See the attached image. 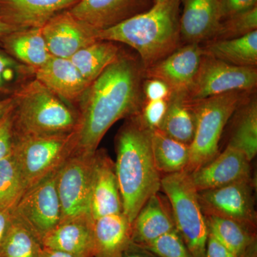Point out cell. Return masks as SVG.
Returning a JSON list of instances; mask_svg holds the SVG:
<instances>
[{
	"label": "cell",
	"instance_id": "cell-40",
	"mask_svg": "<svg viewBox=\"0 0 257 257\" xmlns=\"http://www.w3.org/2000/svg\"><path fill=\"white\" fill-rule=\"evenodd\" d=\"M119 257H160L145 246L133 242L125 248Z\"/></svg>",
	"mask_w": 257,
	"mask_h": 257
},
{
	"label": "cell",
	"instance_id": "cell-43",
	"mask_svg": "<svg viewBox=\"0 0 257 257\" xmlns=\"http://www.w3.org/2000/svg\"><path fill=\"white\" fill-rule=\"evenodd\" d=\"M13 103H14V99L13 95L0 99V119L12 107Z\"/></svg>",
	"mask_w": 257,
	"mask_h": 257
},
{
	"label": "cell",
	"instance_id": "cell-2",
	"mask_svg": "<svg viewBox=\"0 0 257 257\" xmlns=\"http://www.w3.org/2000/svg\"><path fill=\"white\" fill-rule=\"evenodd\" d=\"M125 119L115 138L114 165L123 214L132 223L145 202L160 192L162 177L154 161L152 130L140 113Z\"/></svg>",
	"mask_w": 257,
	"mask_h": 257
},
{
	"label": "cell",
	"instance_id": "cell-33",
	"mask_svg": "<svg viewBox=\"0 0 257 257\" xmlns=\"http://www.w3.org/2000/svg\"><path fill=\"white\" fill-rule=\"evenodd\" d=\"M256 30L257 7L223 20L211 40L238 38Z\"/></svg>",
	"mask_w": 257,
	"mask_h": 257
},
{
	"label": "cell",
	"instance_id": "cell-20",
	"mask_svg": "<svg viewBox=\"0 0 257 257\" xmlns=\"http://www.w3.org/2000/svg\"><path fill=\"white\" fill-rule=\"evenodd\" d=\"M175 229L170 203L165 194L158 192L145 202L132 222V241L145 246Z\"/></svg>",
	"mask_w": 257,
	"mask_h": 257
},
{
	"label": "cell",
	"instance_id": "cell-3",
	"mask_svg": "<svg viewBox=\"0 0 257 257\" xmlns=\"http://www.w3.org/2000/svg\"><path fill=\"white\" fill-rule=\"evenodd\" d=\"M180 8L181 0H165L114 27L96 30V40L132 47L146 69L180 46Z\"/></svg>",
	"mask_w": 257,
	"mask_h": 257
},
{
	"label": "cell",
	"instance_id": "cell-32",
	"mask_svg": "<svg viewBox=\"0 0 257 257\" xmlns=\"http://www.w3.org/2000/svg\"><path fill=\"white\" fill-rule=\"evenodd\" d=\"M35 75V69L0 50V94L13 95Z\"/></svg>",
	"mask_w": 257,
	"mask_h": 257
},
{
	"label": "cell",
	"instance_id": "cell-35",
	"mask_svg": "<svg viewBox=\"0 0 257 257\" xmlns=\"http://www.w3.org/2000/svg\"><path fill=\"white\" fill-rule=\"evenodd\" d=\"M168 105V99L145 101L140 114L144 122L152 130L160 128Z\"/></svg>",
	"mask_w": 257,
	"mask_h": 257
},
{
	"label": "cell",
	"instance_id": "cell-28",
	"mask_svg": "<svg viewBox=\"0 0 257 257\" xmlns=\"http://www.w3.org/2000/svg\"><path fill=\"white\" fill-rule=\"evenodd\" d=\"M121 50L116 42L97 40L79 50L69 60L91 84L117 58Z\"/></svg>",
	"mask_w": 257,
	"mask_h": 257
},
{
	"label": "cell",
	"instance_id": "cell-46",
	"mask_svg": "<svg viewBox=\"0 0 257 257\" xmlns=\"http://www.w3.org/2000/svg\"><path fill=\"white\" fill-rule=\"evenodd\" d=\"M1 1H2V0H0V2H1Z\"/></svg>",
	"mask_w": 257,
	"mask_h": 257
},
{
	"label": "cell",
	"instance_id": "cell-10",
	"mask_svg": "<svg viewBox=\"0 0 257 257\" xmlns=\"http://www.w3.org/2000/svg\"><path fill=\"white\" fill-rule=\"evenodd\" d=\"M58 170L24 193L11 211L13 217L25 225L42 243L44 237L61 220L60 203L57 190Z\"/></svg>",
	"mask_w": 257,
	"mask_h": 257
},
{
	"label": "cell",
	"instance_id": "cell-1",
	"mask_svg": "<svg viewBox=\"0 0 257 257\" xmlns=\"http://www.w3.org/2000/svg\"><path fill=\"white\" fill-rule=\"evenodd\" d=\"M145 69L139 57L121 50L88 86L76 107L74 153H94L114 123L140 112L145 101Z\"/></svg>",
	"mask_w": 257,
	"mask_h": 257
},
{
	"label": "cell",
	"instance_id": "cell-9",
	"mask_svg": "<svg viewBox=\"0 0 257 257\" xmlns=\"http://www.w3.org/2000/svg\"><path fill=\"white\" fill-rule=\"evenodd\" d=\"M256 85V67L235 66L203 55L187 96L199 100L235 91L253 92Z\"/></svg>",
	"mask_w": 257,
	"mask_h": 257
},
{
	"label": "cell",
	"instance_id": "cell-26",
	"mask_svg": "<svg viewBox=\"0 0 257 257\" xmlns=\"http://www.w3.org/2000/svg\"><path fill=\"white\" fill-rule=\"evenodd\" d=\"M202 48L204 55L233 65L256 67L257 30L238 38L210 40Z\"/></svg>",
	"mask_w": 257,
	"mask_h": 257
},
{
	"label": "cell",
	"instance_id": "cell-5",
	"mask_svg": "<svg viewBox=\"0 0 257 257\" xmlns=\"http://www.w3.org/2000/svg\"><path fill=\"white\" fill-rule=\"evenodd\" d=\"M253 92H230L192 100L195 108V133L190 145V159L186 172L190 173L219 153V142L228 121Z\"/></svg>",
	"mask_w": 257,
	"mask_h": 257
},
{
	"label": "cell",
	"instance_id": "cell-44",
	"mask_svg": "<svg viewBox=\"0 0 257 257\" xmlns=\"http://www.w3.org/2000/svg\"><path fill=\"white\" fill-rule=\"evenodd\" d=\"M18 30V29L15 28V27L11 26L9 24L5 23L1 18H0V43H1L2 40L6 37L7 35L12 33L13 32Z\"/></svg>",
	"mask_w": 257,
	"mask_h": 257
},
{
	"label": "cell",
	"instance_id": "cell-29",
	"mask_svg": "<svg viewBox=\"0 0 257 257\" xmlns=\"http://www.w3.org/2000/svg\"><path fill=\"white\" fill-rule=\"evenodd\" d=\"M234 114V128L227 145L239 149L251 162L257 153V99L253 92Z\"/></svg>",
	"mask_w": 257,
	"mask_h": 257
},
{
	"label": "cell",
	"instance_id": "cell-42",
	"mask_svg": "<svg viewBox=\"0 0 257 257\" xmlns=\"http://www.w3.org/2000/svg\"><path fill=\"white\" fill-rule=\"evenodd\" d=\"M41 257H75L73 255L70 254L64 251H59V250L52 249L43 247L42 249Z\"/></svg>",
	"mask_w": 257,
	"mask_h": 257
},
{
	"label": "cell",
	"instance_id": "cell-24",
	"mask_svg": "<svg viewBox=\"0 0 257 257\" xmlns=\"http://www.w3.org/2000/svg\"><path fill=\"white\" fill-rule=\"evenodd\" d=\"M196 116L194 102L187 92H172L160 128L167 136L190 146L195 133Z\"/></svg>",
	"mask_w": 257,
	"mask_h": 257
},
{
	"label": "cell",
	"instance_id": "cell-37",
	"mask_svg": "<svg viewBox=\"0 0 257 257\" xmlns=\"http://www.w3.org/2000/svg\"><path fill=\"white\" fill-rule=\"evenodd\" d=\"M145 101L168 99L171 95L170 88L160 79H145L143 83Z\"/></svg>",
	"mask_w": 257,
	"mask_h": 257
},
{
	"label": "cell",
	"instance_id": "cell-7",
	"mask_svg": "<svg viewBox=\"0 0 257 257\" xmlns=\"http://www.w3.org/2000/svg\"><path fill=\"white\" fill-rule=\"evenodd\" d=\"M74 150L72 133L15 138L13 155L23 180L24 193L58 170Z\"/></svg>",
	"mask_w": 257,
	"mask_h": 257
},
{
	"label": "cell",
	"instance_id": "cell-27",
	"mask_svg": "<svg viewBox=\"0 0 257 257\" xmlns=\"http://www.w3.org/2000/svg\"><path fill=\"white\" fill-rule=\"evenodd\" d=\"M152 149L157 170L163 176L184 172L190 159V147L165 135L159 128L152 132Z\"/></svg>",
	"mask_w": 257,
	"mask_h": 257
},
{
	"label": "cell",
	"instance_id": "cell-30",
	"mask_svg": "<svg viewBox=\"0 0 257 257\" xmlns=\"http://www.w3.org/2000/svg\"><path fill=\"white\" fill-rule=\"evenodd\" d=\"M42 249L41 240L12 216L0 257H41Z\"/></svg>",
	"mask_w": 257,
	"mask_h": 257
},
{
	"label": "cell",
	"instance_id": "cell-36",
	"mask_svg": "<svg viewBox=\"0 0 257 257\" xmlns=\"http://www.w3.org/2000/svg\"><path fill=\"white\" fill-rule=\"evenodd\" d=\"M13 106L0 119V160L10 155L14 147Z\"/></svg>",
	"mask_w": 257,
	"mask_h": 257
},
{
	"label": "cell",
	"instance_id": "cell-18",
	"mask_svg": "<svg viewBox=\"0 0 257 257\" xmlns=\"http://www.w3.org/2000/svg\"><path fill=\"white\" fill-rule=\"evenodd\" d=\"M81 0H2L0 18L18 30L42 28L51 19Z\"/></svg>",
	"mask_w": 257,
	"mask_h": 257
},
{
	"label": "cell",
	"instance_id": "cell-34",
	"mask_svg": "<svg viewBox=\"0 0 257 257\" xmlns=\"http://www.w3.org/2000/svg\"><path fill=\"white\" fill-rule=\"evenodd\" d=\"M145 247L160 257H192L177 229L162 235Z\"/></svg>",
	"mask_w": 257,
	"mask_h": 257
},
{
	"label": "cell",
	"instance_id": "cell-23",
	"mask_svg": "<svg viewBox=\"0 0 257 257\" xmlns=\"http://www.w3.org/2000/svg\"><path fill=\"white\" fill-rule=\"evenodd\" d=\"M0 46L10 56L36 70L52 57L41 28L18 30L2 40Z\"/></svg>",
	"mask_w": 257,
	"mask_h": 257
},
{
	"label": "cell",
	"instance_id": "cell-41",
	"mask_svg": "<svg viewBox=\"0 0 257 257\" xmlns=\"http://www.w3.org/2000/svg\"><path fill=\"white\" fill-rule=\"evenodd\" d=\"M12 221L11 211L0 209V256Z\"/></svg>",
	"mask_w": 257,
	"mask_h": 257
},
{
	"label": "cell",
	"instance_id": "cell-25",
	"mask_svg": "<svg viewBox=\"0 0 257 257\" xmlns=\"http://www.w3.org/2000/svg\"><path fill=\"white\" fill-rule=\"evenodd\" d=\"M209 231L237 257H257L256 231L237 221L204 215Z\"/></svg>",
	"mask_w": 257,
	"mask_h": 257
},
{
	"label": "cell",
	"instance_id": "cell-6",
	"mask_svg": "<svg viewBox=\"0 0 257 257\" xmlns=\"http://www.w3.org/2000/svg\"><path fill=\"white\" fill-rule=\"evenodd\" d=\"M161 189L168 199L173 212L176 229L192 257H206L209 231L197 191L188 172L163 176Z\"/></svg>",
	"mask_w": 257,
	"mask_h": 257
},
{
	"label": "cell",
	"instance_id": "cell-17",
	"mask_svg": "<svg viewBox=\"0 0 257 257\" xmlns=\"http://www.w3.org/2000/svg\"><path fill=\"white\" fill-rule=\"evenodd\" d=\"M181 42L201 45L215 36L221 20L220 0H181Z\"/></svg>",
	"mask_w": 257,
	"mask_h": 257
},
{
	"label": "cell",
	"instance_id": "cell-22",
	"mask_svg": "<svg viewBox=\"0 0 257 257\" xmlns=\"http://www.w3.org/2000/svg\"><path fill=\"white\" fill-rule=\"evenodd\" d=\"M94 257H119L132 242V223L123 213L94 221Z\"/></svg>",
	"mask_w": 257,
	"mask_h": 257
},
{
	"label": "cell",
	"instance_id": "cell-21",
	"mask_svg": "<svg viewBox=\"0 0 257 257\" xmlns=\"http://www.w3.org/2000/svg\"><path fill=\"white\" fill-rule=\"evenodd\" d=\"M42 245L75 257H94V221L82 216L60 221L44 237Z\"/></svg>",
	"mask_w": 257,
	"mask_h": 257
},
{
	"label": "cell",
	"instance_id": "cell-39",
	"mask_svg": "<svg viewBox=\"0 0 257 257\" xmlns=\"http://www.w3.org/2000/svg\"><path fill=\"white\" fill-rule=\"evenodd\" d=\"M206 257H237L231 252L224 245L209 232L208 236Z\"/></svg>",
	"mask_w": 257,
	"mask_h": 257
},
{
	"label": "cell",
	"instance_id": "cell-19",
	"mask_svg": "<svg viewBox=\"0 0 257 257\" xmlns=\"http://www.w3.org/2000/svg\"><path fill=\"white\" fill-rule=\"evenodd\" d=\"M35 78L76 109L89 83L69 59L52 57L35 70Z\"/></svg>",
	"mask_w": 257,
	"mask_h": 257
},
{
	"label": "cell",
	"instance_id": "cell-15",
	"mask_svg": "<svg viewBox=\"0 0 257 257\" xmlns=\"http://www.w3.org/2000/svg\"><path fill=\"white\" fill-rule=\"evenodd\" d=\"M153 5L154 0H81L69 11L94 30H102L145 13Z\"/></svg>",
	"mask_w": 257,
	"mask_h": 257
},
{
	"label": "cell",
	"instance_id": "cell-8",
	"mask_svg": "<svg viewBox=\"0 0 257 257\" xmlns=\"http://www.w3.org/2000/svg\"><path fill=\"white\" fill-rule=\"evenodd\" d=\"M94 158L95 152L72 154L57 172V190L60 203V221L79 216H90Z\"/></svg>",
	"mask_w": 257,
	"mask_h": 257
},
{
	"label": "cell",
	"instance_id": "cell-11",
	"mask_svg": "<svg viewBox=\"0 0 257 257\" xmlns=\"http://www.w3.org/2000/svg\"><path fill=\"white\" fill-rule=\"evenodd\" d=\"M197 195L204 215L231 219L256 231L254 182L252 179L199 191Z\"/></svg>",
	"mask_w": 257,
	"mask_h": 257
},
{
	"label": "cell",
	"instance_id": "cell-38",
	"mask_svg": "<svg viewBox=\"0 0 257 257\" xmlns=\"http://www.w3.org/2000/svg\"><path fill=\"white\" fill-rule=\"evenodd\" d=\"M257 7V0H220L221 20Z\"/></svg>",
	"mask_w": 257,
	"mask_h": 257
},
{
	"label": "cell",
	"instance_id": "cell-12",
	"mask_svg": "<svg viewBox=\"0 0 257 257\" xmlns=\"http://www.w3.org/2000/svg\"><path fill=\"white\" fill-rule=\"evenodd\" d=\"M199 44H184L170 55L145 69V79H160L172 92H188L203 57Z\"/></svg>",
	"mask_w": 257,
	"mask_h": 257
},
{
	"label": "cell",
	"instance_id": "cell-45",
	"mask_svg": "<svg viewBox=\"0 0 257 257\" xmlns=\"http://www.w3.org/2000/svg\"><path fill=\"white\" fill-rule=\"evenodd\" d=\"M165 0H154V5L158 4V3H163Z\"/></svg>",
	"mask_w": 257,
	"mask_h": 257
},
{
	"label": "cell",
	"instance_id": "cell-16",
	"mask_svg": "<svg viewBox=\"0 0 257 257\" xmlns=\"http://www.w3.org/2000/svg\"><path fill=\"white\" fill-rule=\"evenodd\" d=\"M123 213L114 162L106 150L95 152L91 188L90 216L93 221L111 214Z\"/></svg>",
	"mask_w": 257,
	"mask_h": 257
},
{
	"label": "cell",
	"instance_id": "cell-4",
	"mask_svg": "<svg viewBox=\"0 0 257 257\" xmlns=\"http://www.w3.org/2000/svg\"><path fill=\"white\" fill-rule=\"evenodd\" d=\"M13 96L15 138L69 135L75 130L77 110L37 79L26 83Z\"/></svg>",
	"mask_w": 257,
	"mask_h": 257
},
{
	"label": "cell",
	"instance_id": "cell-31",
	"mask_svg": "<svg viewBox=\"0 0 257 257\" xmlns=\"http://www.w3.org/2000/svg\"><path fill=\"white\" fill-rule=\"evenodd\" d=\"M23 193V180L12 152L0 160V209L12 211Z\"/></svg>",
	"mask_w": 257,
	"mask_h": 257
},
{
	"label": "cell",
	"instance_id": "cell-13",
	"mask_svg": "<svg viewBox=\"0 0 257 257\" xmlns=\"http://www.w3.org/2000/svg\"><path fill=\"white\" fill-rule=\"evenodd\" d=\"M250 163L243 152L227 145L213 160L188 174L199 192L251 179Z\"/></svg>",
	"mask_w": 257,
	"mask_h": 257
},
{
	"label": "cell",
	"instance_id": "cell-14",
	"mask_svg": "<svg viewBox=\"0 0 257 257\" xmlns=\"http://www.w3.org/2000/svg\"><path fill=\"white\" fill-rule=\"evenodd\" d=\"M41 30L52 57L69 59L81 49L97 41L96 30L74 18L69 10L51 19Z\"/></svg>",
	"mask_w": 257,
	"mask_h": 257
}]
</instances>
